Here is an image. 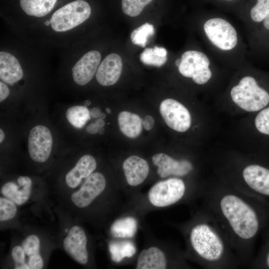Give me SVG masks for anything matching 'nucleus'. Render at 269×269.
Returning <instances> with one entry per match:
<instances>
[{"label":"nucleus","instance_id":"1","mask_svg":"<svg viewBox=\"0 0 269 269\" xmlns=\"http://www.w3.org/2000/svg\"><path fill=\"white\" fill-rule=\"evenodd\" d=\"M221 212L232 230L239 238L254 237L259 229V221L253 208L239 197L228 194L220 202Z\"/></svg>","mask_w":269,"mask_h":269},{"label":"nucleus","instance_id":"2","mask_svg":"<svg viewBox=\"0 0 269 269\" xmlns=\"http://www.w3.org/2000/svg\"><path fill=\"white\" fill-rule=\"evenodd\" d=\"M91 14V6L87 1L75 0L55 10L45 24L54 33H65L78 28Z\"/></svg>","mask_w":269,"mask_h":269},{"label":"nucleus","instance_id":"3","mask_svg":"<svg viewBox=\"0 0 269 269\" xmlns=\"http://www.w3.org/2000/svg\"><path fill=\"white\" fill-rule=\"evenodd\" d=\"M233 101L240 108L248 112L262 109L269 103V94L251 76L241 79L239 84L231 90Z\"/></svg>","mask_w":269,"mask_h":269},{"label":"nucleus","instance_id":"4","mask_svg":"<svg viewBox=\"0 0 269 269\" xmlns=\"http://www.w3.org/2000/svg\"><path fill=\"white\" fill-rule=\"evenodd\" d=\"M191 245L196 253L208 262L220 260L224 252L223 242L218 234L206 224L195 226L190 235Z\"/></svg>","mask_w":269,"mask_h":269},{"label":"nucleus","instance_id":"5","mask_svg":"<svg viewBox=\"0 0 269 269\" xmlns=\"http://www.w3.org/2000/svg\"><path fill=\"white\" fill-rule=\"evenodd\" d=\"M209 65V59L204 53L188 50L182 54L178 70L182 76L192 78L195 83L202 85L207 83L212 76Z\"/></svg>","mask_w":269,"mask_h":269},{"label":"nucleus","instance_id":"6","mask_svg":"<svg viewBox=\"0 0 269 269\" xmlns=\"http://www.w3.org/2000/svg\"><path fill=\"white\" fill-rule=\"evenodd\" d=\"M185 191L184 182L180 179L172 178L155 184L149 190L148 198L153 206L163 207L178 201Z\"/></svg>","mask_w":269,"mask_h":269},{"label":"nucleus","instance_id":"7","mask_svg":"<svg viewBox=\"0 0 269 269\" xmlns=\"http://www.w3.org/2000/svg\"><path fill=\"white\" fill-rule=\"evenodd\" d=\"M203 27L208 39L219 49L230 50L237 45L236 30L227 20L221 18H211L205 22Z\"/></svg>","mask_w":269,"mask_h":269},{"label":"nucleus","instance_id":"8","mask_svg":"<svg viewBox=\"0 0 269 269\" xmlns=\"http://www.w3.org/2000/svg\"><path fill=\"white\" fill-rule=\"evenodd\" d=\"M160 113L171 129L179 132L187 131L191 126L189 111L182 104L172 99H166L160 104Z\"/></svg>","mask_w":269,"mask_h":269},{"label":"nucleus","instance_id":"9","mask_svg":"<svg viewBox=\"0 0 269 269\" xmlns=\"http://www.w3.org/2000/svg\"><path fill=\"white\" fill-rule=\"evenodd\" d=\"M52 144V135L46 127L36 126L30 130L28 136V151L34 161H46L50 155Z\"/></svg>","mask_w":269,"mask_h":269},{"label":"nucleus","instance_id":"10","mask_svg":"<svg viewBox=\"0 0 269 269\" xmlns=\"http://www.w3.org/2000/svg\"><path fill=\"white\" fill-rule=\"evenodd\" d=\"M106 185V179L102 173H92L87 177L80 189L72 194L71 200L78 207H86L103 192Z\"/></svg>","mask_w":269,"mask_h":269},{"label":"nucleus","instance_id":"11","mask_svg":"<svg viewBox=\"0 0 269 269\" xmlns=\"http://www.w3.org/2000/svg\"><path fill=\"white\" fill-rule=\"evenodd\" d=\"M101 60V54L97 50H93L85 53L72 69L75 83L80 86L88 83L96 74Z\"/></svg>","mask_w":269,"mask_h":269},{"label":"nucleus","instance_id":"12","mask_svg":"<svg viewBox=\"0 0 269 269\" xmlns=\"http://www.w3.org/2000/svg\"><path fill=\"white\" fill-rule=\"evenodd\" d=\"M152 160L153 164L157 166V173L161 178L171 175L183 176L193 169L191 162L188 160H175L163 153L155 154Z\"/></svg>","mask_w":269,"mask_h":269},{"label":"nucleus","instance_id":"13","mask_svg":"<svg viewBox=\"0 0 269 269\" xmlns=\"http://www.w3.org/2000/svg\"><path fill=\"white\" fill-rule=\"evenodd\" d=\"M87 237L84 230L78 226H73L63 242L65 251L76 262L86 264L88 260L86 248Z\"/></svg>","mask_w":269,"mask_h":269},{"label":"nucleus","instance_id":"14","mask_svg":"<svg viewBox=\"0 0 269 269\" xmlns=\"http://www.w3.org/2000/svg\"><path fill=\"white\" fill-rule=\"evenodd\" d=\"M123 68L121 57L116 53L108 55L100 63L96 74L98 82L104 86L114 85L119 79Z\"/></svg>","mask_w":269,"mask_h":269},{"label":"nucleus","instance_id":"15","mask_svg":"<svg viewBox=\"0 0 269 269\" xmlns=\"http://www.w3.org/2000/svg\"><path fill=\"white\" fill-rule=\"evenodd\" d=\"M243 176L253 190L269 195V169L257 164L250 165L244 169Z\"/></svg>","mask_w":269,"mask_h":269},{"label":"nucleus","instance_id":"16","mask_svg":"<svg viewBox=\"0 0 269 269\" xmlns=\"http://www.w3.org/2000/svg\"><path fill=\"white\" fill-rule=\"evenodd\" d=\"M123 168L128 183L133 186L142 183L149 172L147 161L137 155L127 158L123 163Z\"/></svg>","mask_w":269,"mask_h":269},{"label":"nucleus","instance_id":"17","mask_svg":"<svg viewBox=\"0 0 269 269\" xmlns=\"http://www.w3.org/2000/svg\"><path fill=\"white\" fill-rule=\"evenodd\" d=\"M23 76L21 65L17 58L7 51L0 52V78L2 82L13 85Z\"/></svg>","mask_w":269,"mask_h":269},{"label":"nucleus","instance_id":"18","mask_svg":"<svg viewBox=\"0 0 269 269\" xmlns=\"http://www.w3.org/2000/svg\"><path fill=\"white\" fill-rule=\"evenodd\" d=\"M18 185L13 182L5 183L1 192L6 198L20 205L25 203L30 197L31 180L27 176H21L17 179Z\"/></svg>","mask_w":269,"mask_h":269},{"label":"nucleus","instance_id":"19","mask_svg":"<svg viewBox=\"0 0 269 269\" xmlns=\"http://www.w3.org/2000/svg\"><path fill=\"white\" fill-rule=\"evenodd\" d=\"M97 166L95 159L91 155L82 156L75 166L66 174L65 181L67 185L72 188L76 187L83 178L89 176Z\"/></svg>","mask_w":269,"mask_h":269},{"label":"nucleus","instance_id":"20","mask_svg":"<svg viewBox=\"0 0 269 269\" xmlns=\"http://www.w3.org/2000/svg\"><path fill=\"white\" fill-rule=\"evenodd\" d=\"M166 267L165 255L157 247H152L142 250L137 258V269H165Z\"/></svg>","mask_w":269,"mask_h":269},{"label":"nucleus","instance_id":"21","mask_svg":"<svg viewBox=\"0 0 269 269\" xmlns=\"http://www.w3.org/2000/svg\"><path fill=\"white\" fill-rule=\"evenodd\" d=\"M57 0H19L22 11L28 16L42 18L54 9Z\"/></svg>","mask_w":269,"mask_h":269},{"label":"nucleus","instance_id":"22","mask_svg":"<svg viewBox=\"0 0 269 269\" xmlns=\"http://www.w3.org/2000/svg\"><path fill=\"white\" fill-rule=\"evenodd\" d=\"M118 120L121 131L127 136L135 138L141 133L142 121L137 115L123 111L119 114Z\"/></svg>","mask_w":269,"mask_h":269},{"label":"nucleus","instance_id":"23","mask_svg":"<svg viewBox=\"0 0 269 269\" xmlns=\"http://www.w3.org/2000/svg\"><path fill=\"white\" fill-rule=\"evenodd\" d=\"M137 227L136 220L127 217L116 220L111 226V233L116 238H130L134 236Z\"/></svg>","mask_w":269,"mask_h":269},{"label":"nucleus","instance_id":"24","mask_svg":"<svg viewBox=\"0 0 269 269\" xmlns=\"http://www.w3.org/2000/svg\"><path fill=\"white\" fill-rule=\"evenodd\" d=\"M112 260L120 262L124 258H131L136 252L134 244L129 241L111 242L109 246Z\"/></svg>","mask_w":269,"mask_h":269},{"label":"nucleus","instance_id":"25","mask_svg":"<svg viewBox=\"0 0 269 269\" xmlns=\"http://www.w3.org/2000/svg\"><path fill=\"white\" fill-rule=\"evenodd\" d=\"M66 117L68 121L77 128H82L90 119V114L86 106H74L66 111Z\"/></svg>","mask_w":269,"mask_h":269},{"label":"nucleus","instance_id":"26","mask_svg":"<svg viewBox=\"0 0 269 269\" xmlns=\"http://www.w3.org/2000/svg\"><path fill=\"white\" fill-rule=\"evenodd\" d=\"M154 33L153 26L146 22L132 31L131 34V40L134 44L144 47L146 44L148 38L153 35Z\"/></svg>","mask_w":269,"mask_h":269},{"label":"nucleus","instance_id":"27","mask_svg":"<svg viewBox=\"0 0 269 269\" xmlns=\"http://www.w3.org/2000/svg\"><path fill=\"white\" fill-rule=\"evenodd\" d=\"M152 0H122V9L126 14L135 17L139 15L143 8Z\"/></svg>","mask_w":269,"mask_h":269},{"label":"nucleus","instance_id":"28","mask_svg":"<svg viewBox=\"0 0 269 269\" xmlns=\"http://www.w3.org/2000/svg\"><path fill=\"white\" fill-rule=\"evenodd\" d=\"M269 15V0H257L250 11L251 18L256 22H261Z\"/></svg>","mask_w":269,"mask_h":269},{"label":"nucleus","instance_id":"29","mask_svg":"<svg viewBox=\"0 0 269 269\" xmlns=\"http://www.w3.org/2000/svg\"><path fill=\"white\" fill-rule=\"evenodd\" d=\"M167 56H159L154 49L146 48L140 54V59L145 65L160 67L167 61Z\"/></svg>","mask_w":269,"mask_h":269},{"label":"nucleus","instance_id":"30","mask_svg":"<svg viewBox=\"0 0 269 269\" xmlns=\"http://www.w3.org/2000/svg\"><path fill=\"white\" fill-rule=\"evenodd\" d=\"M17 212L14 203L8 198H0V220L4 221L13 218Z\"/></svg>","mask_w":269,"mask_h":269},{"label":"nucleus","instance_id":"31","mask_svg":"<svg viewBox=\"0 0 269 269\" xmlns=\"http://www.w3.org/2000/svg\"><path fill=\"white\" fill-rule=\"evenodd\" d=\"M40 242L34 235L28 236L22 242V247L29 258L39 255Z\"/></svg>","mask_w":269,"mask_h":269},{"label":"nucleus","instance_id":"32","mask_svg":"<svg viewBox=\"0 0 269 269\" xmlns=\"http://www.w3.org/2000/svg\"><path fill=\"white\" fill-rule=\"evenodd\" d=\"M255 124L259 132L269 135V107L259 112L256 117Z\"/></svg>","mask_w":269,"mask_h":269},{"label":"nucleus","instance_id":"33","mask_svg":"<svg viewBox=\"0 0 269 269\" xmlns=\"http://www.w3.org/2000/svg\"><path fill=\"white\" fill-rule=\"evenodd\" d=\"M11 255L15 263V269H30L29 266L25 263V253L22 247H14L12 250Z\"/></svg>","mask_w":269,"mask_h":269},{"label":"nucleus","instance_id":"34","mask_svg":"<svg viewBox=\"0 0 269 269\" xmlns=\"http://www.w3.org/2000/svg\"><path fill=\"white\" fill-rule=\"evenodd\" d=\"M28 266L30 269H42L43 266V262L40 254L29 258Z\"/></svg>","mask_w":269,"mask_h":269},{"label":"nucleus","instance_id":"35","mask_svg":"<svg viewBox=\"0 0 269 269\" xmlns=\"http://www.w3.org/2000/svg\"><path fill=\"white\" fill-rule=\"evenodd\" d=\"M10 91L7 86L3 82H0V102L4 101L9 95Z\"/></svg>","mask_w":269,"mask_h":269},{"label":"nucleus","instance_id":"36","mask_svg":"<svg viewBox=\"0 0 269 269\" xmlns=\"http://www.w3.org/2000/svg\"><path fill=\"white\" fill-rule=\"evenodd\" d=\"M154 125V120L152 117L150 115L145 116L142 121V125L145 130L146 131L150 130Z\"/></svg>","mask_w":269,"mask_h":269},{"label":"nucleus","instance_id":"37","mask_svg":"<svg viewBox=\"0 0 269 269\" xmlns=\"http://www.w3.org/2000/svg\"><path fill=\"white\" fill-rule=\"evenodd\" d=\"M99 127L96 124V123H92L88 125L86 130V131L91 134H95L98 133Z\"/></svg>","mask_w":269,"mask_h":269},{"label":"nucleus","instance_id":"38","mask_svg":"<svg viewBox=\"0 0 269 269\" xmlns=\"http://www.w3.org/2000/svg\"><path fill=\"white\" fill-rule=\"evenodd\" d=\"M90 116L93 118H96L100 117L101 112L100 110L97 108H93L90 112Z\"/></svg>","mask_w":269,"mask_h":269},{"label":"nucleus","instance_id":"39","mask_svg":"<svg viewBox=\"0 0 269 269\" xmlns=\"http://www.w3.org/2000/svg\"><path fill=\"white\" fill-rule=\"evenodd\" d=\"M95 123L99 128L103 127L105 125V121H104V119L101 118L97 119Z\"/></svg>","mask_w":269,"mask_h":269},{"label":"nucleus","instance_id":"40","mask_svg":"<svg viewBox=\"0 0 269 269\" xmlns=\"http://www.w3.org/2000/svg\"><path fill=\"white\" fill-rule=\"evenodd\" d=\"M263 23L265 28L269 30V15L264 20Z\"/></svg>","mask_w":269,"mask_h":269},{"label":"nucleus","instance_id":"41","mask_svg":"<svg viewBox=\"0 0 269 269\" xmlns=\"http://www.w3.org/2000/svg\"><path fill=\"white\" fill-rule=\"evenodd\" d=\"M4 133L3 131L0 129V142L1 143L4 138Z\"/></svg>","mask_w":269,"mask_h":269},{"label":"nucleus","instance_id":"42","mask_svg":"<svg viewBox=\"0 0 269 269\" xmlns=\"http://www.w3.org/2000/svg\"><path fill=\"white\" fill-rule=\"evenodd\" d=\"M104 132H105V129H104L103 127L99 128L98 133L100 134H103L104 133Z\"/></svg>","mask_w":269,"mask_h":269},{"label":"nucleus","instance_id":"43","mask_svg":"<svg viewBox=\"0 0 269 269\" xmlns=\"http://www.w3.org/2000/svg\"><path fill=\"white\" fill-rule=\"evenodd\" d=\"M84 106L86 107L89 106L91 104V102L89 100L86 101L84 103Z\"/></svg>","mask_w":269,"mask_h":269},{"label":"nucleus","instance_id":"44","mask_svg":"<svg viewBox=\"0 0 269 269\" xmlns=\"http://www.w3.org/2000/svg\"><path fill=\"white\" fill-rule=\"evenodd\" d=\"M180 62H181V59H177L175 61V65L177 66H179L180 64Z\"/></svg>","mask_w":269,"mask_h":269},{"label":"nucleus","instance_id":"45","mask_svg":"<svg viewBox=\"0 0 269 269\" xmlns=\"http://www.w3.org/2000/svg\"><path fill=\"white\" fill-rule=\"evenodd\" d=\"M105 110H106V112H107L108 114H110L112 113V111H111V110L110 108L107 107V108H106Z\"/></svg>","mask_w":269,"mask_h":269},{"label":"nucleus","instance_id":"46","mask_svg":"<svg viewBox=\"0 0 269 269\" xmlns=\"http://www.w3.org/2000/svg\"><path fill=\"white\" fill-rule=\"evenodd\" d=\"M99 118L102 119H104L106 118V114L105 113H101Z\"/></svg>","mask_w":269,"mask_h":269},{"label":"nucleus","instance_id":"47","mask_svg":"<svg viewBox=\"0 0 269 269\" xmlns=\"http://www.w3.org/2000/svg\"><path fill=\"white\" fill-rule=\"evenodd\" d=\"M267 264L268 267H269V253L268 254V255L267 258Z\"/></svg>","mask_w":269,"mask_h":269},{"label":"nucleus","instance_id":"48","mask_svg":"<svg viewBox=\"0 0 269 269\" xmlns=\"http://www.w3.org/2000/svg\"></svg>","mask_w":269,"mask_h":269}]
</instances>
